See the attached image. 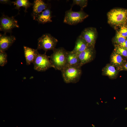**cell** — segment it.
Returning <instances> with one entry per match:
<instances>
[{
    "mask_svg": "<svg viewBox=\"0 0 127 127\" xmlns=\"http://www.w3.org/2000/svg\"><path fill=\"white\" fill-rule=\"evenodd\" d=\"M50 56L53 67L56 70L61 71L66 65L67 51L64 48H55Z\"/></svg>",
    "mask_w": 127,
    "mask_h": 127,
    "instance_id": "obj_1",
    "label": "cell"
},
{
    "mask_svg": "<svg viewBox=\"0 0 127 127\" xmlns=\"http://www.w3.org/2000/svg\"><path fill=\"white\" fill-rule=\"evenodd\" d=\"M108 22L115 26H122L127 20V9H114L109 12L107 14Z\"/></svg>",
    "mask_w": 127,
    "mask_h": 127,
    "instance_id": "obj_2",
    "label": "cell"
},
{
    "mask_svg": "<svg viewBox=\"0 0 127 127\" xmlns=\"http://www.w3.org/2000/svg\"><path fill=\"white\" fill-rule=\"evenodd\" d=\"M61 71L64 81L67 83L78 82L82 73L81 67L76 66H66Z\"/></svg>",
    "mask_w": 127,
    "mask_h": 127,
    "instance_id": "obj_3",
    "label": "cell"
},
{
    "mask_svg": "<svg viewBox=\"0 0 127 127\" xmlns=\"http://www.w3.org/2000/svg\"><path fill=\"white\" fill-rule=\"evenodd\" d=\"M58 40L50 34L45 33L38 40L37 50L43 49L45 53L48 50H53L56 48Z\"/></svg>",
    "mask_w": 127,
    "mask_h": 127,
    "instance_id": "obj_4",
    "label": "cell"
},
{
    "mask_svg": "<svg viewBox=\"0 0 127 127\" xmlns=\"http://www.w3.org/2000/svg\"><path fill=\"white\" fill-rule=\"evenodd\" d=\"M88 16L82 10L75 12L71 8L65 12L64 22L70 25H76L83 21Z\"/></svg>",
    "mask_w": 127,
    "mask_h": 127,
    "instance_id": "obj_5",
    "label": "cell"
},
{
    "mask_svg": "<svg viewBox=\"0 0 127 127\" xmlns=\"http://www.w3.org/2000/svg\"><path fill=\"white\" fill-rule=\"evenodd\" d=\"M45 53L43 54L39 53L33 64L34 69L38 71H45L53 67L49 59L50 57Z\"/></svg>",
    "mask_w": 127,
    "mask_h": 127,
    "instance_id": "obj_6",
    "label": "cell"
},
{
    "mask_svg": "<svg viewBox=\"0 0 127 127\" xmlns=\"http://www.w3.org/2000/svg\"><path fill=\"white\" fill-rule=\"evenodd\" d=\"M17 21L13 16L9 17L2 15L0 19V30L4 33H11L12 30L15 28H19Z\"/></svg>",
    "mask_w": 127,
    "mask_h": 127,
    "instance_id": "obj_7",
    "label": "cell"
},
{
    "mask_svg": "<svg viewBox=\"0 0 127 127\" xmlns=\"http://www.w3.org/2000/svg\"><path fill=\"white\" fill-rule=\"evenodd\" d=\"M84 40L89 47H94L96 37V29L93 28H85L80 35Z\"/></svg>",
    "mask_w": 127,
    "mask_h": 127,
    "instance_id": "obj_8",
    "label": "cell"
},
{
    "mask_svg": "<svg viewBox=\"0 0 127 127\" xmlns=\"http://www.w3.org/2000/svg\"><path fill=\"white\" fill-rule=\"evenodd\" d=\"M16 40L15 37L11 35L8 36L6 33L0 34V52H5Z\"/></svg>",
    "mask_w": 127,
    "mask_h": 127,
    "instance_id": "obj_9",
    "label": "cell"
},
{
    "mask_svg": "<svg viewBox=\"0 0 127 127\" xmlns=\"http://www.w3.org/2000/svg\"><path fill=\"white\" fill-rule=\"evenodd\" d=\"M94 48L89 47L84 51L78 54L81 67L91 61L93 59Z\"/></svg>",
    "mask_w": 127,
    "mask_h": 127,
    "instance_id": "obj_10",
    "label": "cell"
},
{
    "mask_svg": "<svg viewBox=\"0 0 127 127\" xmlns=\"http://www.w3.org/2000/svg\"><path fill=\"white\" fill-rule=\"evenodd\" d=\"M32 16L34 20L42 12L50 7V5L41 0H35L33 4Z\"/></svg>",
    "mask_w": 127,
    "mask_h": 127,
    "instance_id": "obj_11",
    "label": "cell"
},
{
    "mask_svg": "<svg viewBox=\"0 0 127 127\" xmlns=\"http://www.w3.org/2000/svg\"><path fill=\"white\" fill-rule=\"evenodd\" d=\"M24 56L25 59L26 64L30 65L33 63L39 53L37 49H36L24 46Z\"/></svg>",
    "mask_w": 127,
    "mask_h": 127,
    "instance_id": "obj_12",
    "label": "cell"
},
{
    "mask_svg": "<svg viewBox=\"0 0 127 127\" xmlns=\"http://www.w3.org/2000/svg\"><path fill=\"white\" fill-rule=\"evenodd\" d=\"M50 7L38 15L36 17L35 20L39 23L42 24L52 22V12Z\"/></svg>",
    "mask_w": 127,
    "mask_h": 127,
    "instance_id": "obj_13",
    "label": "cell"
},
{
    "mask_svg": "<svg viewBox=\"0 0 127 127\" xmlns=\"http://www.w3.org/2000/svg\"><path fill=\"white\" fill-rule=\"evenodd\" d=\"M81 67L78 55L72 51H67L66 66ZM66 67V66H65Z\"/></svg>",
    "mask_w": 127,
    "mask_h": 127,
    "instance_id": "obj_14",
    "label": "cell"
},
{
    "mask_svg": "<svg viewBox=\"0 0 127 127\" xmlns=\"http://www.w3.org/2000/svg\"><path fill=\"white\" fill-rule=\"evenodd\" d=\"M89 47L86 41L79 36L76 39L74 48L72 51L78 55Z\"/></svg>",
    "mask_w": 127,
    "mask_h": 127,
    "instance_id": "obj_15",
    "label": "cell"
},
{
    "mask_svg": "<svg viewBox=\"0 0 127 127\" xmlns=\"http://www.w3.org/2000/svg\"><path fill=\"white\" fill-rule=\"evenodd\" d=\"M111 60L112 65L118 67L121 66L125 63L123 56L115 52L111 55Z\"/></svg>",
    "mask_w": 127,
    "mask_h": 127,
    "instance_id": "obj_16",
    "label": "cell"
},
{
    "mask_svg": "<svg viewBox=\"0 0 127 127\" xmlns=\"http://www.w3.org/2000/svg\"><path fill=\"white\" fill-rule=\"evenodd\" d=\"M103 73L105 75L111 78H115L117 75L118 71L113 65L108 64L106 66L103 70Z\"/></svg>",
    "mask_w": 127,
    "mask_h": 127,
    "instance_id": "obj_17",
    "label": "cell"
},
{
    "mask_svg": "<svg viewBox=\"0 0 127 127\" xmlns=\"http://www.w3.org/2000/svg\"><path fill=\"white\" fill-rule=\"evenodd\" d=\"M12 3L15 6V9L19 11L21 7L25 8L24 11L25 12H27V10L31 6L33 5V4L31 3L28 0H16L12 2Z\"/></svg>",
    "mask_w": 127,
    "mask_h": 127,
    "instance_id": "obj_18",
    "label": "cell"
},
{
    "mask_svg": "<svg viewBox=\"0 0 127 127\" xmlns=\"http://www.w3.org/2000/svg\"><path fill=\"white\" fill-rule=\"evenodd\" d=\"M114 52L122 56L127 57V48L120 47L118 45H116L115 49Z\"/></svg>",
    "mask_w": 127,
    "mask_h": 127,
    "instance_id": "obj_19",
    "label": "cell"
},
{
    "mask_svg": "<svg viewBox=\"0 0 127 127\" xmlns=\"http://www.w3.org/2000/svg\"><path fill=\"white\" fill-rule=\"evenodd\" d=\"M7 54L5 52H0V65L3 67L7 63Z\"/></svg>",
    "mask_w": 127,
    "mask_h": 127,
    "instance_id": "obj_20",
    "label": "cell"
},
{
    "mask_svg": "<svg viewBox=\"0 0 127 127\" xmlns=\"http://www.w3.org/2000/svg\"><path fill=\"white\" fill-rule=\"evenodd\" d=\"M127 37H124L118 32L116 35L114 39L115 43L119 44L123 43L127 40Z\"/></svg>",
    "mask_w": 127,
    "mask_h": 127,
    "instance_id": "obj_21",
    "label": "cell"
},
{
    "mask_svg": "<svg viewBox=\"0 0 127 127\" xmlns=\"http://www.w3.org/2000/svg\"><path fill=\"white\" fill-rule=\"evenodd\" d=\"M87 0H73L71 7L75 5H79L81 9L82 10V8L87 6Z\"/></svg>",
    "mask_w": 127,
    "mask_h": 127,
    "instance_id": "obj_22",
    "label": "cell"
},
{
    "mask_svg": "<svg viewBox=\"0 0 127 127\" xmlns=\"http://www.w3.org/2000/svg\"><path fill=\"white\" fill-rule=\"evenodd\" d=\"M118 32L122 36L127 37V27L124 26H122Z\"/></svg>",
    "mask_w": 127,
    "mask_h": 127,
    "instance_id": "obj_23",
    "label": "cell"
},
{
    "mask_svg": "<svg viewBox=\"0 0 127 127\" xmlns=\"http://www.w3.org/2000/svg\"><path fill=\"white\" fill-rule=\"evenodd\" d=\"M118 68V69L120 71L127 70V62L125 63L121 66Z\"/></svg>",
    "mask_w": 127,
    "mask_h": 127,
    "instance_id": "obj_24",
    "label": "cell"
},
{
    "mask_svg": "<svg viewBox=\"0 0 127 127\" xmlns=\"http://www.w3.org/2000/svg\"><path fill=\"white\" fill-rule=\"evenodd\" d=\"M0 2L2 4H11L12 3V2L9 0H0Z\"/></svg>",
    "mask_w": 127,
    "mask_h": 127,
    "instance_id": "obj_25",
    "label": "cell"
},
{
    "mask_svg": "<svg viewBox=\"0 0 127 127\" xmlns=\"http://www.w3.org/2000/svg\"><path fill=\"white\" fill-rule=\"evenodd\" d=\"M118 45L120 47L127 48V39L123 43Z\"/></svg>",
    "mask_w": 127,
    "mask_h": 127,
    "instance_id": "obj_26",
    "label": "cell"
}]
</instances>
